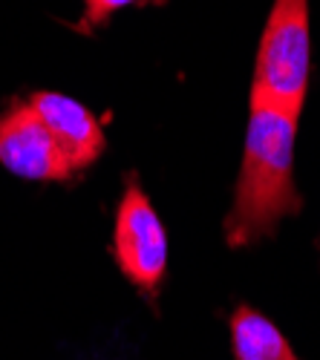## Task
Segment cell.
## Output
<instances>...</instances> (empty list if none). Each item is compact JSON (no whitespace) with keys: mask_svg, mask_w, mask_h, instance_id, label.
I'll return each mask as SVG.
<instances>
[{"mask_svg":"<svg viewBox=\"0 0 320 360\" xmlns=\"http://www.w3.org/2000/svg\"><path fill=\"white\" fill-rule=\"evenodd\" d=\"M141 0H84V15H81V29L84 32H93L101 23H107L119 9H127Z\"/></svg>","mask_w":320,"mask_h":360,"instance_id":"7","label":"cell"},{"mask_svg":"<svg viewBox=\"0 0 320 360\" xmlns=\"http://www.w3.org/2000/svg\"><path fill=\"white\" fill-rule=\"evenodd\" d=\"M297 122L300 112L251 104L234 199L225 217V243L231 248H248L274 236L286 217L303 211V196L295 185Z\"/></svg>","mask_w":320,"mask_h":360,"instance_id":"1","label":"cell"},{"mask_svg":"<svg viewBox=\"0 0 320 360\" xmlns=\"http://www.w3.org/2000/svg\"><path fill=\"white\" fill-rule=\"evenodd\" d=\"M234 360H303L280 328L251 306H237L228 317Z\"/></svg>","mask_w":320,"mask_h":360,"instance_id":"6","label":"cell"},{"mask_svg":"<svg viewBox=\"0 0 320 360\" xmlns=\"http://www.w3.org/2000/svg\"><path fill=\"white\" fill-rule=\"evenodd\" d=\"M0 165L29 182H64L72 167L46 124L29 104L0 115Z\"/></svg>","mask_w":320,"mask_h":360,"instance_id":"4","label":"cell"},{"mask_svg":"<svg viewBox=\"0 0 320 360\" xmlns=\"http://www.w3.org/2000/svg\"><path fill=\"white\" fill-rule=\"evenodd\" d=\"M312 81V23L309 0H274L260 35L251 104L300 112Z\"/></svg>","mask_w":320,"mask_h":360,"instance_id":"2","label":"cell"},{"mask_svg":"<svg viewBox=\"0 0 320 360\" xmlns=\"http://www.w3.org/2000/svg\"><path fill=\"white\" fill-rule=\"evenodd\" d=\"M113 257L119 271L148 297L159 291L167 274V231L156 214L151 196L130 179L115 207Z\"/></svg>","mask_w":320,"mask_h":360,"instance_id":"3","label":"cell"},{"mask_svg":"<svg viewBox=\"0 0 320 360\" xmlns=\"http://www.w3.org/2000/svg\"><path fill=\"white\" fill-rule=\"evenodd\" d=\"M26 104L38 112V118L46 124L58 147L64 150L72 173L90 167L93 162L101 159L107 139L93 110H87L81 101L61 93H35Z\"/></svg>","mask_w":320,"mask_h":360,"instance_id":"5","label":"cell"}]
</instances>
